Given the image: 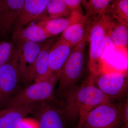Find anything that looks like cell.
Instances as JSON below:
<instances>
[{"instance_id":"obj_17","label":"cell","mask_w":128,"mask_h":128,"mask_svg":"<svg viewBox=\"0 0 128 128\" xmlns=\"http://www.w3.org/2000/svg\"><path fill=\"white\" fill-rule=\"evenodd\" d=\"M89 20L88 16L85 14L84 18L70 25L65 30L60 38L73 48L75 47L86 33Z\"/></svg>"},{"instance_id":"obj_21","label":"cell","mask_w":128,"mask_h":128,"mask_svg":"<svg viewBox=\"0 0 128 128\" xmlns=\"http://www.w3.org/2000/svg\"><path fill=\"white\" fill-rule=\"evenodd\" d=\"M108 13L114 19L128 22V1L112 2Z\"/></svg>"},{"instance_id":"obj_4","label":"cell","mask_w":128,"mask_h":128,"mask_svg":"<svg viewBox=\"0 0 128 128\" xmlns=\"http://www.w3.org/2000/svg\"><path fill=\"white\" fill-rule=\"evenodd\" d=\"M60 74L51 76L41 82H34L14 94L3 107H16L44 102L59 103L55 97V88Z\"/></svg>"},{"instance_id":"obj_18","label":"cell","mask_w":128,"mask_h":128,"mask_svg":"<svg viewBox=\"0 0 128 128\" xmlns=\"http://www.w3.org/2000/svg\"><path fill=\"white\" fill-rule=\"evenodd\" d=\"M116 20L110 31V38L116 48L128 50V22L120 19Z\"/></svg>"},{"instance_id":"obj_14","label":"cell","mask_w":128,"mask_h":128,"mask_svg":"<svg viewBox=\"0 0 128 128\" xmlns=\"http://www.w3.org/2000/svg\"><path fill=\"white\" fill-rule=\"evenodd\" d=\"M85 14L80 9L72 12L68 16L54 19H41L38 18L40 22L50 38L62 33L73 24L84 18Z\"/></svg>"},{"instance_id":"obj_5","label":"cell","mask_w":128,"mask_h":128,"mask_svg":"<svg viewBox=\"0 0 128 128\" xmlns=\"http://www.w3.org/2000/svg\"><path fill=\"white\" fill-rule=\"evenodd\" d=\"M88 42L89 35L86 32L82 40L73 48L62 67L58 81V86L56 92L62 95L68 89L76 86L82 78L85 50Z\"/></svg>"},{"instance_id":"obj_25","label":"cell","mask_w":128,"mask_h":128,"mask_svg":"<svg viewBox=\"0 0 128 128\" xmlns=\"http://www.w3.org/2000/svg\"><path fill=\"white\" fill-rule=\"evenodd\" d=\"M2 2V0H0V6Z\"/></svg>"},{"instance_id":"obj_9","label":"cell","mask_w":128,"mask_h":128,"mask_svg":"<svg viewBox=\"0 0 128 128\" xmlns=\"http://www.w3.org/2000/svg\"><path fill=\"white\" fill-rule=\"evenodd\" d=\"M51 102H41L34 110L38 128H66V118L62 109Z\"/></svg>"},{"instance_id":"obj_24","label":"cell","mask_w":128,"mask_h":128,"mask_svg":"<svg viewBox=\"0 0 128 128\" xmlns=\"http://www.w3.org/2000/svg\"><path fill=\"white\" fill-rule=\"evenodd\" d=\"M128 1V0H113L112 1Z\"/></svg>"},{"instance_id":"obj_11","label":"cell","mask_w":128,"mask_h":128,"mask_svg":"<svg viewBox=\"0 0 128 128\" xmlns=\"http://www.w3.org/2000/svg\"><path fill=\"white\" fill-rule=\"evenodd\" d=\"M50 0H25L22 10L14 22V31L22 28L44 13Z\"/></svg>"},{"instance_id":"obj_13","label":"cell","mask_w":128,"mask_h":128,"mask_svg":"<svg viewBox=\"0 0 128 128\" xmlns=\"http://www.w3.org/2000/svg\"><path fill=\"white\" fill-rule=\"evenodd\" d=\"M73 48L60 38L54 44L50 52L48 78L57 74L60 75L62 67Z\"/></svg>"},{"instance_id":"obj_12","label":"cell","mask_w":128,"mask_h":128,"mask_svg":"<svg viewBox=\"0 0 128 128\" xmlns=\"http://www.w3.org/2000/svg\"><path fill=\"white\" fill-rule=\"evenodd\" d=\"M36 104L1 109L0 110V128H20L25 118L34 112L36 107Z\"/></svg>"},{"instance_id":"obj_2","label":"cell","mask_w":128,"mask_h":128,"mask_svg":"<svg viewBox=\"0 0 128 128\" xmlns=\"http://www.w3.org/2000/svg\"><path fill=\"white\" fill-rule=\"evenodd\" d=\"M114 19L109 13L94 19L89 18L86 30L90 43L89 66L91 75L104 73L105 63L100 52L105 39L110 35Z\"/></svg>"},{"instance_id":"obj_20","label":"cell","mask_w":128,"mask_h":128,"mask_svg":"<svg viewBox=\"0 0 128 128\" xmlns=\"http://www.w3.org/2000/svg\"><path fill=\"white\" fill-rule=\"evenodd\" d=\"M72 12L64 0H50L44 13L39 18L54 19L66 17L70 16Z\"/></svg>"},{"instance_id":"obj_8","label":"cell","mask_w":128,"mask_h":128,"mask_svg":"<svg viewBox=\"0 0 128 128\" xmlns=\"http://www.w3.org/2000/svg\"><path fill=\"white\" fill-rule=\"evenodd\" d=\"M18 53V68L21 81L28 83L43 43L22 41L15 42Z\"/></svg>"},{"instance_id":"obj_6","label":"cell","mask_w":128,"mask_h":128,"mask_svg":"<svg viewBox=\"0 0 128 128\" xmlns=\"http://www.w3.org/2000/svg\"><path fill=\"white\" fill-rule=\"evenodd\" d=\"M93 84L110 100L120 102L128 96V74L127 72H116L90 75Z\"/></svg>"},{"instance_id":"obj_7","label":"cell","mask_w":128,"mask_h":128,"mask_svg":"<svg viewBox=\"0 0 128 128\" xmlns=\"http://www.w3.org/2000/svg\"><path fill=\"white\" fill-rule=\"evenodd\" d=\"M18 58V52L16 49L10 60L0 66V107H3L8 101L20 90Z\"/></svg>"},{"instance_id":"obj_19","label":"cell","mask_w":128,"mask_h":128,"mask_svg":"<svg viewBox=\"0 0 128 128\" xmlns=\"http://www.w3.org/2000/svg\"><path fill=\"white\" fill-rule=\"evenodd\" d=\"M113 0H82V5L86 15L90 19H94L108 13Z\"/></svg>"},{"instance_id":"obj_15","label":"cell","mask_w":128,"mask_h":128,"mask_svg":"<svg viewBox=\"0 0 128 128\" xmlns=\"http://www.w3.org/2000/svg\"><path fill=\"white\" fill-rule=\"evenodd\" d=\"M54 44L53 39L50 38L43 44L28 83L40 82L48 78L49 57L50 49Z\"/></svg>"},{"instance_id":"obj_16","label":"cell","mask_w":128,"mask_h":128,"mask_svg":"<svg viewBox=\"0 0 128 128\" xmlns=\"http://www.w3.org/2000/svg\"><path fill=\"white\" fill-rule=\"evenodd\" d=\"M50 38L38 19L34 20L21 29L14 31V42L18 41L43 43Z\"/></svg>"},{"instance_id":"obj_23","label":"cell","mask_w":128,"mask_h":128,"mask_svg":"<svg viewBox=\"0 0 128 128\" xmlns=\"http://www.w3.org/2000/svg\"><path fill=\"white\" fill-rule=\"evenodd\" d=\"M64 1L72 11L81 9L82 0H64Z\"/></svg>"},{"instance_id":"obj_1","label":"cell","mask_w":128,"mask_h":128,"mask_svg":"<svg viewBox=\"0 0 128 128\" xmlns=\"http://www.w3.org/2000/svg\"><path fill=\"white\" fill-rule=\"evenodd\" d=\"M62 112L66 119H79L76 128H81L85 117L99 105L112 100L96 87L90 76L82 84L68 89L62 94Z\"/></svg>"},{"instance_id":"obj_10","label":"cell","mask_w":128,"mask_h":128,"mask_svg":"<svg viewBox=\"0 0 128 128\" xmlns=\"http://www.w3.org/2000/svg\"><path fill=\"white\" fill-rule=\"evenodd\" d=\"M25 0H2L0 6V34L7 36L23 8Z\"/></svg>"},{"instance_id":"obj_22","label":"cell","mask_w":128,"mask_h":128,"mask_svg":"<svg viewBox=\"0 0 128 128\" xmlns=\"http://www.w3.org/2000/svg\"><path fill=\"white\" fill-rule=\"evenodd\" d=\"M14 51L12 44L6 41L0 42V66L10 60Z\"/></svg>"},{"instance_id":"obj_3","label":"cell","mask_w":128,"mask_h":128,"mask_svg":"<svg viewBox=\"0 0 128 128\" xmlns=\"http://www.w3.org/2000/svg\"><path fill=\"white\" fill-rule=\"evenodd\" d=\"M81 128H128V99L99 105L86 116Z\"/></svg>"}]
</instances>
